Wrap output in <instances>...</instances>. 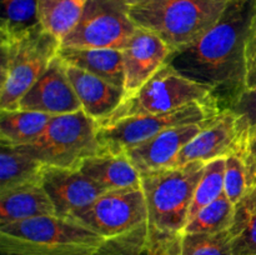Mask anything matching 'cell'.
Returning <instances> with one entry per match:
<instances>
[{"label":"cell","instance_id":"obj_1","mask_svg":"<svg viewBox=\"0 0 256 255\" xmlns=\"http://www.w3.org/2000/svg\"><path fill=\"white\" fill-rule=\"evenodd\" d=\"M255 8L256 0H230L219 20L168 62L215 92L235 90L238 96L245 89V39Z\"/></svg>","mask_w":256,"mask_h":255},{"label":"cell","instance_id":"obj_2","mask_svg":"<svg viewBox=\"0 0 256 255\" xmlns=\"http://www.w3.org/2000/svg\"><path fill=\"white\" fill-rule=\"evenodd\" d=\"M204 169L205 162H192L140 174L148 205V240L160 254L169 255L182 234Z\"/></svg>","mask_w":256,"mask_h":255},{"label":"cell","instance_id":"obj_3","mask_svg":"<svg viewBox=\"0 0 256 255\" xmlns=\"http://www.w3.org/2000/svg\"><path fill=\"white\" fill-rule=\"evenodd\" d=\"M230 0H140L130 5L138 28L162 38L172 52L192 44L222 16Z\"/></svg>","mask_w":256,"mask_h":255},{"label":"cell","instance_id":"obj_4","mask_svg":"<svg viewBox=\"0 0 256 255\" xmlns=\"http://www.w3.org/2000/svg\"><path fill=\"white\" fill-rule=\"evenodd\" d=\"M106 242L82 222L58 215L0 226V248L6 255H65L99 249Z\"/></svg>","mask_w":256,"mask_h":255},{"label":"cell","instance_id":"obj_5","mask_svg":"<svg viewBox=\"0 0 256 255\" xmlns=\"http://www.w3.org/2000/svg\"><path fill=\"white\" fill-rule=\"evenodd\" d=\"M60 40L40 26L0 39V110L18 109L20 99L58 56Z\"/></svg>","mask_w":256,"mask_h":255},{"label":"cell","instance_id":"obj_6","mask_svg":"<svg viewBox=\"0 0 256 255\" xmlns=\"http://www.w3.org/2000/svg\"><path fill=\"white\" fill-rule=\"evenodd\" d=\"M192 102L219 104L212 88L189 79L166 62L136 92L125 96L110 116L98 124H108L134 115L162 114Z\"/></svg>","mask_w":256,"mask_h":255},{"label":"cell","instance_id":"obj_7","mask_svg":"<svg viewBox=\"0 0 256 255\" xmlns=\"http://www.w3.org/2000/svg\"><path fill=\"white\" fill-rule=\"evenodd\" d=\"M98 130L96 120L82 110L55 115L34 142L18 148L46 166L79 169L86 158L102 152Z\"/></svg>","mask_w":256,"mask_h":255},{"label":"cell","instance_id":"obj_8","mask_svg":"<svg viewBox=\"0 0 256 255\" xmlns=\"http://www.w3.org/2000/svg\"><path fill=\"white\" fill-rule=\"evenodd\" d=\"M220 112L222 109L219 104L192 102L162 114L134 115L108 124H99L98 138L102 150L126 152L164 130L179 125L204 122L214 118Z\"/></svg>","mask_w":256,"mask_h":255},{"label":"cell","instance_id":"obj_9","mask_svg":"<svg viewBox=\"0 0 256 255\" xmlns=\"http://www.w3.org/2000/svg\"><path fill=\"white\" fill-rule=\"evenodd\" d=\"M70 219L82 222L105 240L132 236L148 229V205L142 186L105 192Z\"/></svg>","mask_w":256,"mask_h":255},{"label":"cell","instance_id":"obj_10","mask_svg":"<svg viewBox=\"0 0 256 255\" xmlns=\"http://www.w3.org/2000/svg\"><path fill=\"white\" fill-rule=\"evenodd\" d=\"M136 28L124 0H88L79 22L60 46L122 50Z\"/></svg>","mask_w":256,"mask_h":255},{"label":"cell","instance_id":"obj_11","mask_svg":"<svg viewBox=\"0 0 256 255\" xmlns=\"http://www.w3.org/2000/svg\"><path fill=\"white\" fill-rule=\"evenodd\" d=\"M18 109L50 115L72 114L82 110V102L65 72V64L55 58L42 76L20 99Z\"/></svg>","mask_w":256,"mask_h":255},{"label":"cell","instance_id":"obj_12","mask_svg":"<svg viewBox=\"0 0 256 255\" xmlns=\"http://www.w3.org/2000/svg\"><path fill=\"white\" fill-rule=\"evenodd\" d=\"M42 182L54 205L55 212L62 218H72L105 192L80 169L44 165Z\"/></svg>","mask_w":256,"mask_h":255},{"label":"cell","instance_id":"obj_13","mask_svg":"<svg viewBox=\"0 0 256 255\" xmlns=\"http://www.w3.org/2000/svg\"><path fill=\"white\" fill-rule=\"evenodd\" d=\"M172 50L162 38L136 28L122 49L125 96L136 92L160 68L166 64Z\"/></svg>","mask_w":256,"mask_h":255},{"label":"cell","instance_id":"obj_14","mask_svg":"<svg viewBox=\"0 0 256 255\" xmlns=\"http://www.w3.org/2000/svg\"><path fill=\"white\" fill-rule=\"evenodd\" d=\"M218 115L204 122L179 125L164 130L152 139L128 150V158L140 174L170 168L185 145L189 144L200 132L209 126Z\"/></svg>","mask_w":256,"mask_h":255},{"label":"cell","instance_id":"obj_15","mask_svg":"<svg viewBox=\"0 0 256 255\" xmlns=\"http://www.w3.org/2000/svg\"><path fill=\"white\" fill-rule=\"evenodd\" d=\"M235 152H238L236 115L228 108L222 109L209 126L185 145L172 166H182L192 162L206 164Z\"/></svg>","mask_w":256,"mask_h":255},{"label":"cell","instance_id":"obj_16","mask_svg":"<svg viewBox=\"0 0 256 255\" xmlns=\"http://www.w3.org/2000/svg\"><path fill=\"white\" fill-rule=\"evenodd\" d=\"M65 72L82 102V110L96 122L110 116L124 100V89L96 75L68 64Z\"/></svg>","mask_w":256,"mask_h":255},{"label":"cell","instance_id":"obj_17","mask_svg":"<svg viewBox=\"0 0 256 255\" xmlns=\"http://www.w3.org/2000/svg\"><path fill=\"white\" fill-rule=\"evenodd\" d=\"M79 169L105 192L142 186V175L130 162L126 152L102 150L86 158Z\"/></svg>","mask_w":256,"mask_h":255},{"label":"cell","instance_id":"obj_18","mask_svg":"<svg viewBox=\"0 0 256 255\" xmlns=\"http://www.w3.org/2000/svg\"><path fill=\"white\" fill-rule=\"evenodd\" d=\"M45 215L56 212L42 180L0 192V226Z\"/></svg>","mask_w":256,"mask_h":255},{"label":"cell","instance_id":"obj_19","mask_svg":"<svg viewBox=\"0 0 256 255\" xmlns=\"http://www.w3.org/2000/svg\"><path fill=\"white\" fill-rule=\"evenodd\" d=\"M58 56L68 65L79 68L124 89L122 50L60 46Z\"/></svg>","mask_w":256,"mask_h":255},{"label":"cell","instance_id":"obj_20","mask_svg":"<svg viewBox=\"0 0 256 255\" xmlns=\"http://www.w3.org/2000/svg\"><path fill=\"white\" fill-rule=\"evenodd\" d=\"M55 115L29 110H0V142L12 146L34 142Z\"/></svg>","mask_w":256,"mask_h":255},{"label":"cell","instance_id":"obj_21","mask_svg":"<svg viewBox=\"0 0 256 255\" xmlns=\"http://www.w3.org/2000/svg\"><path fill=\"white\" fill-rule=\"evenodd\" d=\"M228 232L230 255H256V185L250 186L235 204Z\"/></svg>","mask_w":256,"mask_h":255},{"label":"cell","instance_id":"obj_22","mask_svg":"<svg viewBox=\"0 0 256 255\" xmlns=\"http://www.w3.org/2000/svg\"><path fill=\"white\" fill-rule=\"evenodd\" d=\"M44 165L18 146L2 144L0 192L42 180Z\"/></svg>","mask_w":256,"mask_h":255},{"label":"cell","instance_id":"obj_23","mask_svg":"<svg viewBox=\"0 0 256 255\" xmlns=\"http://www.w3.org/2000/svg\"><path fill=\"white\" fill-rule=\"evenodd\" d=\"M88 0H39V20L62 42L79 22Z\"/></svg>","mask_w":256,"mask_h":255},{"label":"cell","instance_id":"obj_24","mask_svg":"<svg viewBox=\"0 0 256 255\" xmlns=\"http://www.w3.org/2000/svg\"><path fill=\"white\" fill-rule=\"evenodd\" d=\"M40 25L39 0H2L0 39L24 34Z\"/></svg>","mask_w":256,"mask_h":255},{"label":"cell","instance_id":"obj_25","mask_svg":"<svg viewBox=\"0 0 256 255\" xmlns=\"http://www.w3.org/2000/svg\"><path fill=\"white\" fill-rule=\"evenodd\" d=\"M235 204L226 195H222L212 204L202 208L192 219L188 220L182 234H199V232H220L228 230L234 219Z\"/></svg>","mask_w":256,"mask_h":255},{"label":"cell","instance_id":"obj_26","mask_svg":"<svg viewBox=\"0 0 256 255\" xmlns=\"http://www.w3.org/2000/svg\"><path fill=\"white\" fill-rule=\"evenodd\" d=\"M170 255H230L229 232L182 234L174 242Z\"/></svg>","mask_w":256,"mask_h":255},{"label":"cell","instance_id":"obj_27","mask_svg":"<svg viewBox=\"0 0 256 255\" xmlns=\"http://www.w3.org/2000/svg\"><path fill=\"white\" fill-rule=\"evenodd\" d=\"M224 179L225 158H220V159L212 160L205 164L204 172L195 189L192 205H190L189 219L198 214L202 208L212 204L222 195H224Z\"/></svg>","mask_w":256,"mask_h":255},{"label":"cell","instance_id":"obj_28","mask_svg":"<svg viewBox=\"0 0 256 255\" xmlns=\"http://www.w3.org/2000/svg\"><path fill=\"white\" fill-rule=\"evenodd\" d=\"M6 255V254H2ZM65 255H162L152 249L148 240V229L136 232L132 236L116 240H108L100 249L86 252H70Z\"/></svg>","mask_w":256,"mask_h":255},{"label":"cell","instance_id":"obj_29","mask_svg":"<svg viewBox=\"0 0 256 255\" xmlns=\"http://www.w3.org/2000/svg\"><path fill=\"white\" fill-rule=\"evenodd\" d=\"M230 109L236 115L238 152L256 128V84L244 89L234 99Z\"/></svg>","mask_w":256,"mask_h":255},{"label":"cell","instance_id":"obj_30","mask_svg":"<svg viewBox=\"0 0 256 255\" xmlns=\"http://www.w3.org/2000/svg\"><path fill=\"white\" fill-rule=\"evenodd\" d=\"M249 189L246 168L242 155L238 152L225 156L224 194L228 199L236 204Z\"/></svg>","mask_w":256,"mask_h":255},{"label":"cell","instance_id":"obj_31","mask_svg":"<svg viewBox=\"0 0 256 255\" xmlns=\"http://www.w3.org/2000/svg\"><path fill=\"white\" fill-rule=\"evenodd\" d=\"M256 84V8L245 39V89Z\"/></svg>","mask_w":256,"mask_h":255},{"label":"cell","instance_id":"obj_32","mask_svg":"<svg viewBox=\"0 0 256 255\" xmlns=\"http://www.w3.org/2000/svg\"><path fill=\"white\" fill-rule=\"evenodd\" d=\"M238 152L242 155L245 162L249 188L254 186L256 185V128Z\"/></svg>","mask_w":256,"mask_h":255},{"label":"cell","instance_id":"obj_33","mask_svg":"<svg viewBox=\"0 0 256 255\" xmlns=\"http://www.w3.org/2000/svg\"><path fill=\"white\" fill-rule=\"evenodd\" d=\"M124 2H126V4H128V5H129V6H130V5L135 4V2H140V0H124Z\"/></svg>","mask_w":256,"mask_h":255}]
</instances>
